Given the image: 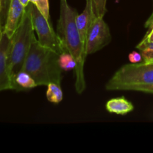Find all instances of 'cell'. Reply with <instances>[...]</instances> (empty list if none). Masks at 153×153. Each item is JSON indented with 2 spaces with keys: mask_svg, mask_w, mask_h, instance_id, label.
<instances>
[{
  "mask_svg": "<svg viewBox=\"0 0 153 153\" xmlns=\"http://www.w3.org/2000/svg\"><path fill=\"white\" fill-rule=\"evenodd\" d=\"M94 17H95V15L93 11L91 0H86L85 10L82 13L78 14L76 18V26L79 30L81 39L85 46L86 45V39L88 30Z\"/></svg>",
  "mask_w": 153,
  "mask_h": 153,
  "instance_id": "9c48e42d",
  "label": "cell"
},
{
  "mask_svg": "<svg viewBox=\"0 0 153 153\" xmlns=\"http://www.w3.org/2000/svg\"><path fill=\"white\" fill-rule=\"evenodd\" d=\"M77 15V11L70 7L67 0H60V17L57 25V34L66 52H69L76 60L75 88L77 94H81L86 88L84 67L88 55L76 26Z\"/></svg>",
  "mask_w": 153,
  "mask_h": 153,
  "instance_id": "6da1fadb",
  "label": "cell"
},
{
  "mask_svg": "<svg viewBox=\"0 0 153 153\" xmlns=\"http://www.w3.org/2000/svg\"><path fill=\"white\" fill-rule=\"evenodd\" d=\"M34 31L31 12L27 6L22 22L11 37L7 58L9 73L13 82L16 75L22 70L24 61L31 44L36 40Z\"/></svg>",
  "mask_w": 153,
  "mask_h": 153,
  "instance_id": "3957f363",
  "label": "cell"
},
{
  "mask_svg": "<svg viewBox=\"0 0 153 153\" xmlns=\"http://www.w3.org/2000/svg\"><path fill=\"white\" fill-rule=\"evenodd\" d=\"M136 48L141 53L144 62H153V42L142 40Z\"/></svg>",
  "mask_w": 153,
  "mask_h": 153,
  "instance_id": "4fadbf2b",
  "label": "cell"
},
{
  "mask_svg": "<svg viewBox=\"0 0 153 153\" xmlns=\"http://www.w3.org/2000/svg\"><path fill=\"white\" fill-rule=\"evenodd\" d=\"M93 11L96 16H103L104 17L107 9L106 3L107 0H91Z\"/></svg>",
  "mask_w": 153,
  "mask_h": 153,
  "instance_id": "9a60e30c",
  "label": "cell"
},
{
  "mask_svg": "<svg viewBox=\"0 0 153 153\" xmlns=\"http://www.w3.org/2000/svg\"><path fill=\"white\" fill-rule=\"evenodd\" d=\"M111 40L110 29L103 16H96L91 24L86 39L87 55L95 53L107 46Z\"/></svg>",
  "mask_w": 153,
  "mask_h": 153,
  "instance_id": "8992f818",
  "label": "cell"
},
{
  "mask_svg": "<svg viewBox=\"0 0 153 153\" xmlns=\"http://www.w3.org/2000/svg\"><path fill=\"white\" fill-rule=\"evenodd\" d=\"M137 91H139V92H143L147 93V94H153V85H146V86L142 87V88H140Z\"/></svg>",
  "mask_w": 153,
  "mask_h": 153,
  "instance_id": "ffe728a7",
  "label": "cell"
},
{
  "mask_svg": "<svg viewBox=\"0 0 153 153\" xmlns=\"http://www.w3.org/2000/svg\"><path fill=\"white\" fill-rule=\"evenodd\" d=\"M19 1H20V2L22 3V5L25 7H26L30 3V0H19Z\"/></svg>",
  "mask_w": 153,
  "mask_h": 153,
  "instance_id": "44dd1931",
  "label": "cell"
},
{
  "mask_svg": "<svg viewBox=\"0 0 153 153\" xmlns=\"http://www.w3.org/2000/svg\"><path fill=\"white\" fill-rule=\"evenodd\" d=\"M10 1H11V0H0V26H1V31L2 30L3 27L4 26V24L6 22Z\"/></svg>",
  "mask_w": 153,
  "mask_h": 153,
  "instance_id": "e0dca14e",
  "label": "cell"
},
{
  "mask_svg": "<svg viewBox=\"0 0 153 153\" xmlns=\"http://www.w3.org/2000/svg\"><path fill=\"white\" fill-rule=\"evenodd\" d=\"M11 38H9L3 31H0V91L16 90L8 70L7 58Z\"/></svg>",
  "mask_w": 153,
  "mask_h": 153,
  "instance_id": "52a82bcc",
  "label": "cell"
},
{
  "mask_svg": "<svg viewBox=\"0 0 153 153\" xmlns=\"http://www.w3.org/2000/svg\"><path fill=\"white\" fill-rule=\"evenodd\" d=\"M30 2L34 4L39 11L49 20V0H30Z\"/></svg>",
  "mask_w": 153,
  "mask_h": 153,
  "instance_id": "2e32d148",
  "label": "cell"
},
{
  "mask_svg": "<svg viewBox=\"0 0 153 153\" xmlns=\"http://www.w3.org/2000/svg\"><path fill=\"white\" fill-rule=\"evenodd\" d=\"M152 19H153V13H152V15H151V16L149 18V19H148V20L146 21V22H149V21H152Z\"/></svg>",
  "mask_w": 153,
  "mask_h": 153,
  "instance_id": "7402d4cb",
  "label": "cell"
},
{
  "mask_svg": "<svg viewBox=\"0 0 153 153\" xmlns=\"http://www.w3.org/2000/svg\"><path fill=\"white\" fill-rule=\"evenodd\" d=\"M153 85V62L142 61L121 67L107 82L108 91H137L142 87Z\"/></svg>",
  "mask_w": 153,
  "mask_h": 153,
  "instance_id": "277c9868",
  "label": "cell"
},
{
  "mask_svg": "<svg viewBox=\"0 0 153 153\" xmlns=\"http://www.w3.org/2000/svg\"><path fill=\"white\" fill-rule=\"evenodd\" d=\"M146 26L148 28V31L142 40L148 42H153V19L146 22Z\"/></svg>",
  "mask_w": 153,
  "mask_h": 153,
  "instance_id": "ac0fdd59",
  "label": "cell"
},
{
  "mask_svg": "<svg viewBox=\"0 0 153 153\" xmlns=\"http://www.w3.org/2000/svg\"><path fill=\"white\" fill-rule=\"evenodd\" d=\"M16 90L21 91L23 89H31L37 86L35 81L26 72L21 70L16 75L14 79Z\"/></svg>",
  "mask_w": 153,
  "mask_h": 153,
  "instance_id": "8fae6325",
  "label": "cell"
},
{
  "mask_svg": "<svg viewBox=\"0 0 153 153\" xmlns=\"http://www.w3.org/2000/svg\"><path fill=\"white\" fill-rule=\"evenodd\" d=\"M59 53L43 46L36 39L26 55L22 70L28 73L37 86L50 83L61 85V70Z\"/></svg>",
  "mask_w": 153,
  "mask_h": 153,
  "instance_id": "7a4b0ae2",
  "label": "cell"
},
{
  "mask_svg": "<svg viewBox=\"0 0 153 153\" xmlns=\"http://www.w3.org/2000/svg\"><path fill=\"white\" fill-rule=\"evenodd\" d=\"M58 62L62 70L69 71V70H75L76 68V60L67 52H64L60 54Z\"/></svg>",
  "mask_w": 153,
  "mask_h": 153,
  "instance_id": "5bb4252c",
  "label": "cell"
},
{
  "mask_svg": "<svg viewBox=\"0 0 153 153\" xmlns=\"http://www.w3.org/2000/svg\"><path fill=\"white\" fill-rule=\"evenodd\" d=\"M105 108L109 113L126 115L134 110V105L125 97H121L108 100L105 105Z\"/></svg>",
  "mask_w": 153,
  "mask_h": 153,
  "instance_id": "30bf717a",
  "label": "cell"
},
{
  "mask_svg": "<svg viewBox=\"0 0 153 153\" xmlns=\"http://www.w3.org/2000/svg\"><path fill=\"white\" fill-rule=\"evenodd\" d=\"M28 7L31 12L33 26L37 34L39 43L59 54L66 52L61 39L52 27L50 21L39 11L34 4L30 2Z\"/></svg>",
  "mask_w": 153,
  "mask_h": 153,
  "instance_id": "5b68a950",
  "label": "cell"
},
{
  "mask_svg": "<svg viewBox=\"0 0 153 153\" xmlns=\"http://www.w3.org/2000/svg\"><path fill=\"white\" fill-rule=\"evenodd\" d=\"M128 59H129L130 63H132V64H137V63H140L143 61L141 53L135 52V51H133L128 55Z\"/></svg>",
  "mask_w": 153,
  "mask_h": 153,
  "instance_id": "d6986e66",
  "label": "cell"
},
{
  "mask_svg": "<svg viewBox=\"0 0 153 153\" xmlns=\"http://www.w3.org/2000/svg\"><path fill=\"white\" fill-rule=\"evenodd\" d=\"M46 98L49 102L53 103H59L63 100V92L60 85L50 83L47 85Z\"/></svg>",
  "mask_w": 153,
  "mask_h": 153,
  "instance_id": "7c38bea8",
  "label": "cell"
},
{
  "mask_svg": "<svg viewBox=\"0 0 153 153\" xmlns=\"http://www.w3.org/2000/svg\"><path fill=\"white\" fill-rule=\"evenodd\" d=\"M0 31H1V26H0Z\"/></svg>",
  "mask_w": 153,
  "mask_h": 153,
  "instance_id": "603a6c76",
  "label": "cell"
},
{
  "mask_svg": "<svg viewBox=\"0 0 153 153\" xmlns=\"http://www.w3.org/2000/svg\"><path fill=\"white\" fill-rule=\"evenodd\" d=\"M25 7L19 0H11L7 12V19L1 31H4L9 38H11L23 18Z\"/></svg>",
  "mask_w": 153,
  "mask_h": 153,
  "instance_id": "ba28073f",
  "label": "cell"
}]
</instances>
